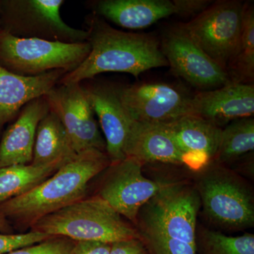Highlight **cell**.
<instances>
[{
	"label": "cell",
	"mask_w": 254,
	"mask_h": 254,
	"mask_svg": "<svg viewBox=\"0 0 254 254\" xmlns=\"http://www.w3.org/2000/svg\"><path fill=\"white\" fill-rule=\"evenodd\" d=\"M196 251L199 254H254V235L227 236L222 232L197 225Z\"/></svg>",
	"instance_id": "cell-24"
},
{
	"label": "cell",
	"mask_w": 254,
	"mask_h": 254,
	"mask_svg": "<svg viewBox=\"0 0 254 254\" xmlns=\"http://www.w3.org/2000/svg\"><path fill=\"white\" fill-rule=\"evenodd\" d=\"M175 7V14L182 16H198L209 6L213 1L209 0H173Z\"/></svg>",
	"instance_id": "cell-27"
},
{
	"label": "cell",
	"mask_w": 254,
	"mask_h": 254,
	"mask_svg": "<svg viewBox=\"0 0 254 254\" xmlns=\"http://www.w3.org/2000/svg\"><path fill=\"white\" fill-rule=\"evenodd\" d=\"M91 52L88 42L65 43L19 38L0 29V65L23 76H36L54 70L71 72Z\"/></svg>",
	"instance_id": "cell-6"
},
{
	"label": "cell",
	"mask_w": 254,
	"mask_h": 254,
	"mask_svg": "<svg viewBox=\"0 0 254 254\" xmlns=\"http://www.w3.org/2000/svg\"><path fill=\"white\" fill-rule=\"evenodd\" d=\"M49 111L45 96L31 100L23 106L0 141V168L32 163L37 128Z\"/></svg>",
	"instance_id": "cell-16"
},
{
	"label": "cell",
	"mask_w": 254,
	"mask_h": 254,
	"mask_svg": "<svg viewBox=\"0 0 254 254\" xmlns=\"http://www.w3.org/2000/svg\"><path fill=\"white\" fill-rule=\"evenodd\" d=\"M227 73L232 83L254 84V7L252 2L245 3L240 44Z\"/></svg>",
	"instance_id": "cell-23"
},
{
	"label": "cell",
	"mask_w": 254,
	"mask_h": 254,
	"mask_svg": "<svg viewBox=\"0 0 254 254\" xmlns=\"http://www.w3.org/2000/svg\"><path fill=\"white\" fill-rule=\"evenodd\" d=\"M94 14L128 29H141L175 14L170 0H100L93 3Z\"/></svg>",
	"instance_id": "cell-19"
},
{
	"label": "cell",
	"mask_w": 254,
	"mask_h": 254,
	"mask_svg": "<svg viewBox=\"0 0 254 254\" xmlns=\"http://www.w3.org/2000/svg\"><path fill=\"white\" fill-rule=\"evenodd\" d=\"M76 242L64 237H53L41 243L4 254H69Z\"/></svg>",
	"instance_id": "cell-25"
},
{
	"label": "cell",
	"mask_w": 254,
	"mask_h": 254,
	"mask_svg": "<svg viewBox=\"0 0 254 254\" xmlns=\"http://www.w3.org/2000/svg\"><path fill=\"white\" fill-rule=\"evenodd\" d=\"M110 254H150L140 238L120 241L111 245Z\"/></svg>",
	"instance_id": "cell-28"
},
{
	"label": "cell",
	"mask_w": 254,
	"mask_h": 254,
	"mask_svg": "<svg viewBox=\"0 0 254 254\" xmlns=\"http://www.w3.org/2000/svg\"><path fill=\"white\" fill-rule=\"evenodd\" d=\"M45 98L64 127L76 153L89 150L106 153L104 137L81 83L58 84Z\"/></svg>",
	"instance_id": "cell-10"
},
{
	"label": "cell",
	"mask_w": 254,
	"mask_h": 254,
	"mask_svg": "<svg viewBox=\"0 0 254 254\" xmlns=\"http://www.w3.org/2000/svg\"><path fill=\"white\" fill-rule=\"evenodd\" d=\"M83 87L104 135L110 164L123 160L126 158L125 145L134 121L120 101L118 86L89 84Z\"/></svg>",
	"instance_id": "cell-13"
},
{
	"label": "cell",
	"mask_w": 254,
	"mask_h": 254,
	"mask_svg": "<svg viewBox=\"0 0 254 254\" xmlns=\"http://www.w3.org/2000/svg\"><path fill=\"white\" fill-rule=\"evenodd\" d=\"M67 73L54 70L36 76L16 74L0 65V131L14 120L25 105L45 96Z\"/></svg>",
	"instance_id": "cell-17"
},
{
	"label": "cell",
	"mask_w": 254,
	"mask_h": 254,
	"mask_svg": "<svg viewBox=\"0 0 254 254\" xmlns=\"http://www.w3.org/2000/svg\"><path fill=\"white\" fill-rule=\"evenodd\" d=\"M143 163L126 157L105 170L98 195L133 225L142 207L154 197L165 181L152 180L143 174Z\"/></svg>",
	"instance_id": "cell-9"
},
{
	"label": "cell",
	"mask_w": 254,
	"mask_h": 254,
	"mask_svg": "<svg viewBox=\"0 0 254 254\" xmlns=\"http://www.w3.org/2000/svg\"><path fill=\"white\" fill-rule=\"evenodd\" d=\"M193 184L203 213L214 226L229 231L254 227V191L235 170L213 162L195 173Z\"/></svg>",
	"instance_id": "cell-5"
},
{
	"label": "cell",
	"mask_w": 254,
	"mask_h": 254,
	"mask_svg": "<svg viewBox=\"0 0 254 254\" xmlns=\"http://www.w3.org/2000/svg\"><path fill=\"white\" fill-rule=\"evenodd\" d=\"M118 92L122 104L137 123L167 125L192 114L191 98L165 83L120 86Z\"/></svg>",
	"instance_id": "cell-12"
},
{
	"label": "cell",
	"mask_w": 254,
	"mask_h": 254,
	"mask_svg": "<svg viewBox=\"0 0 254 254\" xmlns=\"http://www.w3.org/2000/svg\"><path fill=\"white\" fill-rule=\"evenodd\" d=\"M112 244L95 241L76 242L69 254H110Z\"/></svg>",
	"instance_id": "cell-29"
},
{
	"label": "cell",
	"mask_w": 254,
	"mask_h": 254,
	"mask_svg": "<svg viewBox=\"0 0 254 254\" xmlns=\"http://www.w3.org/2000/svg\"><path fill=\"white\" fill-rule=\"evenodd\" d=\"M110 165L105 152L78 153L41 185L0 204V214L8 221L31 227L43 217L85 198L90 182Z\"/></svg>",
	"instance_id": "cell-3"
},
{
	"label": "cell",
	"mask_w": 254,
	"mask_h": 254,
	"mask_svg": "<svg viewBox=\"0 0 254 254\" xmlns=\"http://www.w3.org/2000/svg\"><path fill=\"white\" fill-rule=\"evenodd\" d=\"M165 126L183 154L184 167L197 173L213 163L222 128L192 114Z\"/></svg>",
	"instance_id": "cell-14"
},
{
	"label": "cell",
	"mask_w": 254,
	"mask_h": 254,
	"mask_svg": "<svg viewBox=\"0 0 254 254\" xmlns=\"http://www.w3.org/2000/svg\"><path fill=\"white\" fill-rule=\"evenodd\" d=\"M32 231L70 240L113 244L140 238L133 224L96 195L75 202L38 220Z\"/></svg>",
	"instance_id": "cell-4"
},
{
	"label": "cell",
	"mask_w": 254,
	"mask_h": 254,
	"mask_svg": "<svg viewBox=\"0 0 254 254\" xmlns=\"http://www.w3.org/2000/svg\"><path fill=\"white\" fill-rule=\"evenodd\" d=\"M244 6L237 0L213 1L190 22L182 24L198 48L226 72L240 44Z\"/></svg>",
	"instance_id": "cell-7"
},
{
	"label": "cell",
	"mask_w": 254,
	"mask_h": 254,
	"mask_svg": "<svg viewBox=\"0 0 254 254\" xmlns=\"http://www.w3.org/2000/svg\"><path fill=\"white\" fill-rule=\"evenodd\" d=\"M76 155L63 123L50 110L37 128L31 163L46 165L63 159H71Z\"/></svg>",
	"instance_id": "cell-20"
},
{
	"label": "cell",
	"mask_w": 254,
	"mask_h": 254,
	"mask_svg": "<svg viewBox=\"0 0 254 254\" xmlns=\"http://www.w3.org/2000/svg\"><path fill=\"white\" fill-rule=\"evenodd\" d=\"M51 237H53L46 234L32 230L27 233L18 235L0 232V254L8 253L11 251L41 243Z\"/></svg>",
	"instance_id": "cell-26"
},
{
	"label": "cell",
	"mask_w": 254,
	"mask_h": 254,
	"mask_svg": "<svg viewBox=\"0 0 254 254\" xmlns=\"http://www.w3.org/2000/svg\"><path fill=\"white\" fill-rule=\"evenodd\" d=\"M87 23L91 52L59 84L81 83L105 72L127 73L137 78L151 68L168 66L154 37L116 29L95 14L87 17Z\"/></svg>",
	"instance_id": "cell-2"
},
{
	"label": "cell",
	"mask_w": 254,
	"mask_h": 254,
	"mask_svg": "<svg viewBox=\"0 0 254 254\" xmlns=\"http://www.w3.org/2000/svg\"><path fill=\"white\" fill-rule=\"evenodd\" d=\"M63 0H9L0 3L4 15L1 28L13 36L65 43L87 42V30L70 26L61 17Z\"/></svg>",
	"instance_id": "cell-8"
},
{
	"label": "cell",
	"mask_w": 254,
	"mask_h": 254,
	"mask_svg": "<svg viewBox=\"0 0 254 254\" xmlns=\"http://www.w3.org/2000/svg\"><path fill=\"white\" fill-rule=\"evenodd\" d=\"M160 48L172 71L195 88L210 91L232 83L226 71L198 48L182 25L166 32Z\"/></svg>",
	"instance_id": "cell-11"
},
{
	"label": "cell",
	"mask_w": 254,
	"mask_h": 254,
	"mask_svg": "<svg viewBox=\"0 0 254 254\" xmlns=\"http://www.w3.org/2000/svg\"><path fill=\"white\" fill-rule=\"evenodd\" d=\"M71 159H63L46 165L31 163L0 168V204L41 185Z\"/></svg>",
	"instance_id": "cell-21"
},
{
	"label": "cell",
	"mask_w": 254,
	"mask_h": 254,
	"mask_svg": "<svg viewBox=\"0 0 254 254\" xmlns=\"http://www.w3.org/2000/svg\"><path fill=\"white\" fill-rule=\"evenodd\" d=\"M200 209L193 184L165 181L138 212L134 226L150 254H197Z\"/></svg>",
	"instance_id": "cell-1"
},
{
	"label": "cell",
	"mask_w": 254,
	"mask_h": 254,
	"mask_svg": "<svg viewBox=\"0 0 254 254\" xmlns=\"http://www.w3.org/2000/svg\"><path fill=\"white\" fill-rule=\"evenodd\" d=\"M126 157L145 164L184 166L183 154L165 125L133 122L125 145Z\"/></svg>",
	"instance_id": "cell-18"
},
{
	"label": "cell",
	"mask_w": 254,
	"mask_h": 254,
	"mask_svg": "<svg viewBox=\"0 0 254 254\" xmlns=\"http://www.w3.org/2000/svg\"><path fill=\"white\" fill-rule=\"evenodd\" d=\"M192 115L208 120L222 128L240 119L253 118L254 84L230 83L200 92L190 100Z\"/></svg>",
	"instance_id": "cell-15"
},
{
	"label": "cell",
	"mask_w": 254,
	"mask_h": 254,
	"mask_svg": "<svg viewBox=\"0 0 254 254\" xmlns=\"http://www.w3.org/2000/svg\"><path fill=\"white\" fill-rule=\"evenodd\" d=\"M0 232L4 234H11L12 232L9 221L1 214H0Z\"/></svg>",
	"instance_id": "cell-30"
},
{
	"label": "cell",
	"mask_w": 254,
	"mask_h": 254,
	"mask_svg": "<svg viewBox=\"0 0 254 254\" xmlns=\"http://www.w3.org/2000/svg\"><path fill=\"white\" fill-rule=\"evenodd\" d=\"M254 150V118L240 119L222 128L220 144L214 162L227 166Z\"/></svg>",
	"instance_id": "cell-22"
}]
</instances>
